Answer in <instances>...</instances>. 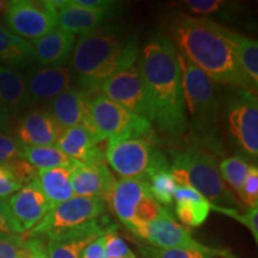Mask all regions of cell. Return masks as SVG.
Masks as SVG:
<instances>
[{"label": "cell", "mask_w": 258, "mask_h": 258, "mask_svg": "<svg viewBox=\"0 0 258 258\" xmlns=\"http://www.w3.org/2000/svg\"><path fill=\"white\" fill-rule=\"evenodd\" d=\"M150 122L163 134L178 138L188 127L178 50L165 35H157L139 59Z\"/></svg>", "instance_id": "cell-1"}, {"label": "cell", "mask_w": 258, "mask_h": 258, "mask_svg": "<svg viewBox=\"0 0 258 258\" xmlns=\"http://www.w3.org/2000/svg\"><path fill=\"white\" fill-rule=\"evenodd\" d=\"M141 253L144 258H217L198 250L160 249L154 246L141 247Z\"/></svg>", "instance_id": "cell-30"}, {"label": "cell", "mask_w": 258, "mask_h": 258, "mask_svg": "<svg viewBox=\"0 0 258 258\" xmlns=\"http://www.w3.org/2000/svg\"><path fill=\"white\" fill-rule=\"evenodd\" d=\"M219 30L225 40L228 42L233 50L235 59L241 67V70L247 74V77L253 83L254 88L258 85V44L257 41L244 36L231 29L219 24Z\"/></svg>", "instance_id": "cell-26"}, {"label": "cell", "mask_w": 258, "mask_h": 258, "mask_svg": "<svg viewBox=\"0 0 258 258\" xmlns=\"http://www.w3.org/2000/svg\"><path fill=\"white\" fill-rule=\"evenodd\" d=\"M4 25L12 34L28 40H37L57 27L56 15L48 2L14 0L4 11Z\"/></svg>", "instance_id": "cell-11"}, {"label": "cell", "mask_w": 258, "mask_h": 258, "mask_svg": "<svg viewBox=\"0 0 258 258\" xmlns=\"http://www.w3.org/2000/svg\"><path fill=\"white\" fill-rule=\"evenodd\" d=\"M22 145L10 133H0V165L19 158Z\"/></svg>", "instance_id": "cell-36"}, {"label": "cell", "mask_w": 258, "mask_h": 258, "mask_svg": "<svg viewBox=\"0 0 258 258\" xmlns=\"http://www.w3.org/2000/svg\"><path fill=\"white\" fill-rule=\"evenodd\" d=\"M80 258H105L104 254V235L97 238L83 250Z\"/></svg>", "instance_id": "cell-41"}, {"label": "cell", "mask_w": 258, "mask_h": 258, "mask_svg": "<svg viewBox=\"0 0 258 258\" xmlns=\"http://www.w3.org/2000/svg\"><path fill=\"white\" fill-rule=\"evenodd\" d=\"M101 139L84 125L64 129L55 147L79 163H105V152L98 147Z\"/></svg>", "instance_id": "cell-21"}, {"label": "cell", "mask_w": 258, "mask_h": 258, "mask_svg": "<svg viewBox=\"0 0 258 258\" xmlns=\"http://www.w3.org/2000/svg\"><path fill=\"white\" fill-rule=\"evenodd\" d=\"M0 234L21 235L9 208L8 199H0Z\"/></svg>", "instance_id": "cell-39"}, {"label": "cell", "mask_w": 258, "mask_h": 258, "mask_svg": "<svg viewBox=\"0 0 258 258\" xmlns=\"http://www.w3.org/2000/svg\"><path fill=\"white\" fill-rule=\"evenodd\" d=\"M27 240L28 252L24 258H48L47 249L40 238H24Z\"/></svg>", "instance_id": "cell-40"}, {"label": "cell", "mask_w": 258, "mask_h": 258, "mask_svg": "<svg viewBox=\"0 0 258 258\" xmlns=\"http://www.w3.org/2000/svg\"><path fill=\"white\" fill-rule=\"evenodd\" d=\"M5 165L11 170V172L14 173L16 179L21 183L22 186L34 182L37 178L38 170L32 166L31 164H29L28 161L22 159V158H16V159L9 161Z\"/></svg>", "instance_id": "cell-35"}, {"label": "cell", "mask_w": 258, "mask_h": 258, "mask_svg": "<svg viewBox=\"0 0 258 258\" xmlns=\"http://www.w3.org/2000/svg\"><path fill=\"white\" fill-rule=\"evenodd\" d=\"M184 4L190 12L202 16L217 14L226 8V3L221 0H186Z\"/></svg>", "instance_id": "cell-37"}, {"label": "cell", "mask_w": 258, "mask_h": 258, "mask_svg": "<svg viewBox=\"0 0 258 258\" xmlns=\"http://www.w3.org/2000/svg\"><path fill=\"white\" fill-rule=\"evenodd\" d=\"M71 172L72 169L67 167L38 170L36 180L51 208L74 198Z\"/></svg>", "instance_id": "cell-27"}, {"label": "cell", "mask_w": 258, "mask_h": 258, "mask_svg": "<svg viewBox=\"0 0 258 258\" xmlns=\"http://www.w3.org/2000/svg\"><path fill=\"white\" fill-rule=\"evenodd\" d=\"M176 215L184 226L200 227L207 221L213 205L188 185H176L173 192Z\"/></svg>", "instance_id": "cell-23"}, {"label": "cell", "mask_w": 258, "mask_h": 258, "mask_svg": "<svg viewBox=\"0 0 258 258\" xmlns=\"http://www.w3.org/2000/svg\"><path fill=\"white\" fill-rule=\"evenodd\" d=\"M238 196L249 209L258 207V169L256 166L250 165L249 172Z\"/></svg>", "instance_id": "cell-32"}, {"label": "cell", "mask_w": 258, "mask_h": 258, "mask_svg": "<svg viewBox=\"0 0 258 258\" xmlns=\"http://www.w3.org/2000/svg\"><path fill=\"white\" fill-rule=\"evenodd\" d=\"M56 15L57 27L73 35H84L101 28L114 8L88 9L76 5L72 0L48 2Z\"/></svg>", "instance_id": "cell-16"}, {"label": "cell", "mask_w": 258, "mask_h": 258, "mask_svg": "<svg viewBox=\"0 0 258 258\" xmlns=\"http://www.w3.org/2000/svg\"><path fill=\"white\" fill-rule=\"evenodd\" d=\"M91 99L92 97L89 92L83 91L79 88H70L51 99L49 112L56 118L63 129L84 125L97 135L92 129L91 116H90Z\"/></svg>", "instance_id": "cell-19"}, {"label": "cell", "mask_w": 258, "mask_h": 258, "mask_svg": "<svg viewBox=\"0 0 258 258\" xmlns=\"http://www.w3.org/2000/svg\"><path fill=\"white\" fill-rule=\"evenodd\" d=\"M28 252L23 235L0 234V258H24Z\"/></svg>", "instance_id": "cell-31"}, {"label": "cell", "mask_w": 258, "mask_h": 258, "mask_svg": "<svg viewBox=\"0 0 258 258\" xmlns=\"http://www.w3.org/2000/svg\"><path fill=\"white\" fill-rule=\"evenodd\" d=\"M12 112L0 101V133H9L11 128Z\"/></svg>", "instance_id": "cell-43"}, {"label": "cell", "mask_w": 258, "mask_h": 258, "mask_svg": "<svg viewBox=\"0 0 258 258\" xmlns=\"http://www.w3.org/2000/svg\"><path fill=\"white\" fill-rule=\"evenodd\" d=\"M101 90L103 95L110 101L150 121V111L139 61L133 66L114 74L103 84Z\"/></svg>", "instance_id": "cell-13"}, {"label": "cell", "mask_w": 258, "mask_h": 258, "mask_svg": "<svg viewBox=\"0 0 258 258\" xmlns=\"http://www.w3.org/2000/svg\"><path fill=\"white\" fill-rule=\"evenodd\" d=\"M22 184L16 179L8 166L0 165V199H8L17 192Z\"/></svg>", "instance_id": "cell-38"}, {"label": "cell", "mask_w": 258, "mask_h": 258, "mask_svg": "<svg viewBox=\"0 0 258 258\" xmlns=\"http://www.w3.org/2000/svg\"><path fill=\"white\" fill-rule=\"evenodd\" d=\"M90 116L93 132L102 141L111 138L144 137L152 129L150 121L128 111L103 93L92 97Z\"/></svg>", "instance_id": "cell-7"}, {"label": "cell", "mask_w": 258, "mask_h": 258, "mask_svg": "<svg viewBox=\"0 0 258 258\" xmlns=\"http://www.w3.org/2000/svg\"><path fill=\"white\" fill-rule=\"evenodd\" d=\"M218 211L220 213H224L227 217H231L235 219L237 221H239L241 225H244L252 234L254 238V241H258V207L257 208H251L247 209L244 214L238 212V209H227V208H218L213 206L212 211Z\"/></svg>", "instance_id": "cell-34"}, {"label": "cell", "mask_w": 258, "mask_h": 258, "mask_svg": "<svg viewBox=\"0 0 258 258\" xmlns=\"http://www.w3.org/2000/svg\"><path fill=\"white\" fill-rule=\"evenodd\" d=\"M250 164L246 159L240 156H233L222 160L219 165V171L226 184H228L235 192L239 195L241 191V186L247 172H249Z\"/></svg>", "instance_id": "cell-29"}, {"label": "cell", "mask_w": 258, "mask_h": 258, "mask_svg": "<svg viewBox=\"0 0 258 258\" xmlns=\"http://www.w3.org/2000/svg\"><path fill=\"white\" fill-rule=\"evenodd\" d=\"M116 179L105 163H78L71 172L74 196L104 199Z\"/></svg>", "instance_id": "cell-20"}, {"label": "cell", "mask_w": 258, "mask_h": 258, "mask_svg": "<svg viewBox=\"0 0 258 258\" xmlns=\"http://www.w3.org/2000/svg\"><path fill=\"white\" fill-rule=\"evenodd\" d=\"M127 258H137V256H132V257H127Z\"/></svg>", "instance_id": "cell-44"}, {"label": "cell", "mask_w": 258, "mask_h": 258, "mask_svg": "<svg viewBox=\"0 0 258 258\" xmlns=\"http://www.w3.org/2000/svg\"><path fill=\"white\" fill-rule=\"evenodd\" d=\"M104 200L131 231L154 220L165 208L151 196L145 179L116 180Z\"/></svg>", "instance_id": "cell-6"}, {"label": "cell", "mask_w": 258, "mask_h": 258, "mask_svg": "<svg viewBox=\"0 0 258 258\" xmlns=\"http://www.w3.org/2000/svg\"><path fill=\"white\" fill-rule=\"evenodd\" d=\"M171 32L177 50L213 82L256 91L253 83L241 70L231 46L221 35L218 23L206 18L177 15L171 23Z\"/></svg>", "instance_id": "cell-2"}, {"label": "cell", "mask_w": 258, "mask_h": 258, "mask_svg": "<svg viewBox=\"0 0 258 258\" xmlns=\"http://www.w3.org/2000/svg\"><path fill=\"white\" fill-rule=\"evenodd\" d=\"M8 205L21 235L36 227L51 209L36 179L10 196Z\"/></svg>", "instance_id": "cell-14"}, {"label": "cell", "mask_w": 258, "mask_h": 258, "mask_svg": "<svg viewBox=\"0 0 258 258\" xmlns=\"http://www.w3.org/2000/svg\"><path fill=\"white\" fill-rule=\"evenodd\" d=\"M71 60L79 89L91 95L114 74L137 63L139 50L120 29L101 27L80 35Z\"/></svg>", "instance_id": "cell-3"}, {"label": "cell", "mask_w": 258, "mask_h": 258, "mask_svg": "<svg viewBox=\"0 0 258 258\" xmlns=\"http://www.w3.org/2000/svg\"><path fill=\"white\" fill-rule=\"evenodd\" d=\"M76 5L83 6L88 9H106L115 8L117 3L110 2V0H72Z\"/></svg>", "instance_id": "cell-42"}, {"label": "cell", "mask_w": 258, "mask_h": 258, "mask_svg": "<svg viewBox=\"0 0 258 258\" xmlns=\"http://www.w3.org/2000/svg\"><path fill=\"white\" fill-rule=\"evenodd\" d=\"M0 62L12 70H23L35 62L31 42L12 34L0 17Z\"/></svg>", "instance_id": "cell-24"}, {"label": "cell", "mask_w": 258, "mask_h": 258, "mask_svg": "<svg viewBox=\"0 0 258 258\" xmlns=\"http://www.w3.org/2000/svg\"><path fill=\"white\" fill-rule=\"evenodd\" d=\"M104 228L99 219L89 224L48 237V258H80L83 250L97 238L111 231Z\"/></svg>", "instance_id": "cell-18"}, {"label": "cell", "mask_w": 258, "mask_h": 258, "mask_svg": "<svg viewBox=\"0 0 258 258\" xmlns=\"http://www.w3.org/2000/svg\"><path fill=\"white\" fill-rule=\"evenodd\" d=\"M106 211V202L102 198L74 196L69 201L51 208L36 227L23 234V238L50 237L97 220Z\"/></svg>", "instance_id": "cell-8"}, {"label": "cell", "mask_w": 258, "mask_h": 258, "mask_svg": "<svg viewBox=\"0 0 258 258\" xmlns=\"http://www.w3.org/2000/svg\"><path fill=\"white\" fill-rule=\"evenodd\" d=\"M104 254L105 258H127L135 256L125 241L114 230L104 234Z\"/></svg>", "instance_id": "cell-33"}, {"label": "cell", "mask_w": 258, "mask_h": 258, "mask_svg": "<svg viewBox=\"0 0 258 258\" xmlns=\"http://www.w3.org/2000/svg\"><path fill=\"white\" fill-rule=\"evenodd\" d=\"M230 133L243 150L257 160L258 157V104L256 96L238 90L227 108Z\"/></svg>", "instance_id": "cell-12"}, {"label": "cell", "mask_w": 258, "mask_h": 258, "mask_svg": "<svg viewBox=\"0 0 258 258\" xmlns=\"http://www.w3.org/2000/svg\"><path fill=\"white\" fill-rule=\"evenodd\" d=\"M19 158L28 161L37 170L67 167L73 169L79 161L67 157L55 146H23Z\"/></svg>", "instance_id": "cell-28"}, {"label": "cell", "mask_w": 258, "mask_h": 258, "mask_svg": "<svg viewBox=\"0 0 258 258\" xmlns=\"http://www.w3.org/2000/svg\"><path fill=\"white\" fill-rule=\"evenodd\" d=\"M170 171L176 185L191 186L214 207L237 209V200L222 179L217 159L207 151L192 148L175 154Z\"/></svg>", "instance_id": "cell-4"}, {"label": "cell", "mask_w": 258, "mask_h": 258, "mask_svg": "<svg viewBox=\"0 0 258 258\" xmlns=\"http://www.w3.org/2000/svg\"><path fill=\"white\" fill-rule=\"evenodd\" d=\"M0 101L12 114L31 105L24 74L3 64H0Z\"/></svg>", "instance_id": "cell-25"}, {"label": "cell", "mask_w": 258, "mask_h": 258, "mask_svg": "<svg viewBox=\"0 0 258 258\" xmlns=\"http://www.w3.org/2000/svg\"><path fill=\"white\" fill-rule=\"evenodd\" d=\"M132 232L148 241L154 247H160V249L198 250L217 258H237L230 251L214 249L200 243L184 226L179 225L175 220V218L166 208H164L159 217L154 220L139 226Z\"/></svg>", "instance_id": "cell-9"}, {"label": "cell", "mask_w": 258, "mask_h": 258, "mask_svg": "<svg viewBox=\"0 0 258 258\" xmlns=\"http://www.w3.org/2000/svg\"><path fill=\"white\" fill-rule=\"evenodd\" d=\"M158 151L143 137L108 139L105 161L122 179H146Z\"/></svg>", "instance_id": "cell-10"}, {"label": "cell", "mask_w": 258, "mask_h": 258, "mask_svg": "<svg viewBox=\"0 0 258 258\" xmlns=\"http://www.w3.org/2000/svg\"><path fill=\"white\" fill-rule=\"evenodd\" d=\"M76 42V35L56 27L44 36L32 41L35 62L46 67L64 66L72 57Z\"/></svg>", "instance_id": "cell-22"}, {"label": "cell", "mask_w": 258, "mask_h": 258, "mask_svg": "<svg viewBox=\"0 0 258 258\" xmlns=\"http://www.w3.org/2000/svg\"><path fill=\"white\" fill-rule=\"evenodd\" d=\"M182 71L183 96L192 131L202 138L211 139L217 132L219 101L215 84L203 71L178 51Z\"/></svg>", "instance_id": "cell-5"}, {"label": "cell", "mask_w": 258, "mask_h": 258, "mask_svg": "<svg viewBox=\"0 0 258 258\" xmlns=\"http://www.w3.org/2000/svg\"><path fill=\"white\" fill-rule=\"evenodd\" d=\"M29 96L32 103L54 99L73 84L74 73L69 66H30L24 74Z\"/></svg>", "instance_id": "cell-15"}, {"label": "cell", "mask_w": 258, "mask_h": 258, "mask_svg": "<svg viewBox=\"0 0 258 258\" xmlns=\"http://www.w3.org/2000/svg\"><path fill=\"white\" fill-rule=\"evenodd\" d=\"M63 132L48 110H31L19 120L16 139L22 146H55Z\"/></svg>", "instance_id": "cell-17"}]
</instances>
